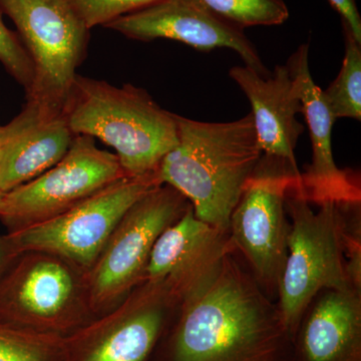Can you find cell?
Wrapping results in <instances>:
<instances>
[{
  "instance_id": "obj_8",
  "label": "cell",
  "mask_w": 361,
  "mask_h": 361,
  "mask_svg": "<svg viewBox=\"0 0 361 361\" xmlns=\"http://www.w3.org/2000/svg\"><path fill=\"white\" fill-rule=\"evenodd\" d=\"M300 176L287 161L263 154L230 217L233 248L243 256L261 288L274 301L288 252L290 223L285 199Z\"/></svg>"
},
{
  "instance_id": "obj_18",
  "label": "cell",
  "mask_w": 361,
  "mask_h": 361,
  "mask_svg": "<svg viewBox=\"0 0 361 361\" xmlns=\"http://www.w3.org/2000/svg\"><path fill=\"white\" fill-rule=\"evenodd\" d=\"M345 39V56L338 75L323 90L327 108L334 120L361 118V44L342 23Z\"/></svg>"
},
{
  "instance_id": "obj_11",
  "label": "cell",
  "mask_w": 361,
  "mask_h": 361,
  "mask_svg": "<svg viewBox=\"0 0 361 361\" xmlns=\"http://www.w3.org/2000/svg\"><path fill=\"white\" fill-rule=\"evenodd\" d=\"M16 271L8 323L68 336L92 320L73 268L51 254L27 252Z\"/></svg>"
},
{
  "instance_id": "obj_7",
  "label": "cell",
  "mask_w": 361,
  "mask_h": 361,
  "mask_svg": "<svg viewBox=\"0 0 361 361\" xmlns=\"http://www.w3.org/2000/svg\"><path fill=\"white\" fill-rule=\"evenodd\" d=\"M158 170L146 175L125 176L61 215L14 231L11 244L18 254H51L82 273L87 272L130 207L161 185Z\"/></svg>"
},
{
  "instance_id": "obj_15",
  "label": "cell",
  "mask_w": 361,
  "mask_h": 361,
  "mask_svg": "<svg viewBox=\"0 0 361 361\" xmlns=\"http://www.w3.org/2000/svg\"><path fill=\"white\" fill-rule=\"evenodd\" d=\"M229 75L250 102L263 154L287 161L299 171L295 148L304 127L297 115L302 114V104L286 63L275 66L267 77L247 66H234Z\"/></svg>"
},
{
  "instance_id": "obj_19",
  "label": "cell",
  "mask_w": 361,
  "mask_h": 361,
  "mask_svg": "<svg viewBox=\"0 0 361 361\" xmlns=\"http://www.w3.org/2000/svg\"><path fill=\"white\" fill-rule=\"evenodd\" d=\"M65 337L0 323V361H65Z\"/></svg>"
},
{
  "instance_id": "obj_20",
  "label": "cell",
  "mask_w": 361,
  "mask_h": 361,
  "mask_svg": "<svg viewBox=\"0 0 361 361\" xmlns=\"http://www.w3.org/2000/svg\"><path fill=\"white\" fill-rule=\"evenodd\" d=\"M214 14L243 30L252 26L280 25L288 20L285 0H200Z\"/></svg>"
},
{
  "instance_id": "obj_4",
  "label": "cell",
  "mask_w": 361,
  "mask_h": 361,
  "mask_svg": "<svg viewBox=\"0 0 361 361\" xmlns=\"http://www.w3.org/2000/svg\"><path fill=\"white\" fill-rule=\"evenodd\" d=\"M65 116L73 135L97 137L115 149L127 176L155 172L178 144L176 114L130 84L116 87L78 75Z\"/></svg>"
},
{
  "instance_id": "obj_14",
  "label": "cell",
  "mask_w": 361,
  "mask_h": 361,
  "mask_svg": "<svg viewBox=\"0 0 361 361\" xmlns=\"http://www.w3.org/2000/svg\"><path fill=\"white\" fill-rule=\"evenodd\" d=\"M302 104V114L310 129L312 161L301 173V193L310 204L325 202L360 204L361 191L356 176L337 167L332 152V129L336 122L331 116L323 90L313 80L310 68V45L301 44L286 63Z\"/></svg>"
},
{
  "instance_id": "obj_24",
  "label": "cell",
  "mask_w": 361,
  "mask_h": 361,
  "mask_svg": "<svg viewBox=\"0 0 361 361\" xmlns=\"http://www.w3.org/2000/svg\"><path fill=\"white\" fill-rule=\"evenodd\" d=\"M4 247L0 245V267H1L2 263H4Z\"/></svg>"
},
{
  "instance_id": "obj_17",
  "label": "cell",
  "mask_w": 361,
  "mask_h": 361,
  "mask_svg": "<svg viewBox=\"0 0 361 361\" xmlns=\"http://www.w3.org/2000/svg\"><path fill=\"white\" fill-rule=\"evenodd\" d=\"M75 135L65 115L45 118L28 106L0 126V191L6 194L59 163Z\"/></svg>"
},
{
  "instance_id": "obj_25",
  "label": "cell",
  "mask_w": 361,
  "mask_h": 361,
  "mask_svg": "<svg viewBox=\"0 0 361 361\" xmlns=\"http://www.w3.org/2000/svg\"><path fill=\"white\" fill-rule=\"evenodd\" d=\"M4 193L0 191V207H1L2 200H4Z\"/></svg>"
},
{
  "instance_id": "obj_9",
  "label": "cell",
  "mask_w": 361,
  "mask_h": 361,
  "mask_svg": "<svg viewBox=\"0 0 361 361\" xmlns=\"http://www.w3.org/2000/svg\"><path fill=\"white\" fill-rule=\"evenodd\" d=\"M177 301L145 280L113 310L65 337V361H152Z\"/></svg>"
},
{
  "instance_id": "obj_21",
  "label": "cell",
  "mask_w": 361,
  "mask_h": 361,
  "mask_svg": "<svg viewBox=\"0 0 361 361\" xmlns=\"http://www.w3.org/2000/svg\"><path fill=\"white\" fill-rule=\"evenodd\" d=\"M89 30L106 26L126 16L152 6L159 0H66Z\"/></svg>"
},
{
  "instance_id": "obj_1",
  "label": "cell",
  "mask_w": 361,
  "mask_h": 361,
  "mask_svg": "<svg viewBox=\"0 0 361 361\" xmlns=\"http://www.w3.org/2000/svg\"><path fill=\"white\" fill-rule=\"evenodd\" d=\"M152 361H292V336L233 249L212 280L178 304Z\"/></svg>"
},
{
  "instance_id": "obj_10",
  "label": "cell",
  "mask_w": 361,
  "mask_h": 361,
  "mask_svg": "<svg viewBox=\"0 0 361 361\" xmlns=\"http://www.w3.org/2000/svg\"><path fill=\"white\" fill-rule=\"evenodd\" d=\"M125 176L115 154L97 148L94 137L75 135L56 165L4 194L0 217L18 231L61 215Z\"/></svg>"
},
{
  "instance_id": "obj_2",
  "label": "cell",
  "mask_w": 361,
  "mask_h": 361,
  "mask_svg": "<svg viewBox=\"0 0 361 361\" xmlns=\"http://www.w3.org/2000/svg\"><path fill=\"white\" fill-rule=\"evenodd\" d=\"M178 144L159 166L161 184L186 197L195 216L229 232L230 217L263 156L251 113L228 123L176 115Z\"/></svg>"
},
{
  "instance_id": "obj_23",
  "label": "cell",
  "mask_w": 361,
  "mask_h": 361,
  "mask_svg": "<svg viewBox=\"0 0 361 361\" xmlns=\"http://www.w3.org/2000/svg\"><path fill=\"white\" fill-rule=\"evenodd\" d=\"M344 23L361 44V18L355 0H329Z\"/></svg>"
},
{
  "instance_id": "obj_3",
  "label": "cell",
  "mask_w": 361,
  "mask_h": 361,
  "mask_svg": "<svg viewBox=\"0 0 361 361\" xmlns=\"http://www.w3.org/2000/svg\"><path fill=\"white\" fill-rule=\"evenodd\" d=\"M285 208L291 224L277 305L293 338L304 311L318 292L361 289L351 281L348 266L349 243L360 234V204L325 202L315 212L297 180L287 191Z\"/></svg>"
},
{
  "instance_id": "obj_22",
  "label": "cell",
  "mask_w": 361,
  "mask_h": 361,
  "mask_svg": "<svg viewBox=\"0 0 361 361\" xmlns=\"http://www.w3.org/2000/svg\"><path fill=\"white\" fill-rule=\"evenodd\" d=\"M0 63L9 75L18 80L27 92L32 87L33 68L32 59L20 42L18 33L11 32L2 20L0 13Z\"/></svg>"
},
{
  "instance_id": "obj_6",
  "label": "cell",
  "mask_w": 361,
  "mask_h": 361,
  "mask_svg": "<svg viewBox=\"0 0 361 361\" xmlns=\"http://www.w3.org/2000/svg\"><path fill=\"white\" fill-rule=\"evenodd\" d=\"M191 206L186 197L161 184L142 197L120 221L82 281L92 315L113 310L146 280L152 249L166 229Z\"/></svg>"
},
{
  "instance_id": "obj_16",
  "label": "cell",
  "mask_w": 361,
  "mask_h": 361,
  "mask_svg": "<svg viewBox=\"0 0 361 361\" xmlns=\"http://www.w3.org/2000/svg\"><path fill=\"white\" fill-rule=\"evenodd\" d=\"M292 361H361V289H323L308 304Z\"/></svg>"
},
{
  "instance_id": "obj_12",
  "label": "cell",
  "mask_w": 361,
  "mask_h": 361,
  "mask_svg": "<svg viewBox=\"0 0 361 361\" xmlns=\"http://www.w3.org/2000/svg\"><path fill=\"white\" fill-rule=\"evenodd\" d=\"M104 27L140 42L176 40L201 51L232 49L245 66L263 77L270 75L243 30L221 20L200 0H159L116 18Z\"/></svg>"
},
{
  "instance_id": "obj_13",
  "label": "cell",
  "mask_w": 361,
  "mask_h": 361,
  "mask_svg": "<svg viewBox=\"0 0 361 361\" xmlns=\"http://www.w3.org/2000/svg\"><path fill=\"white\" fill-rule=\"evenodd\" d=\"M233 249L229 232L197 218L191 205L157 239L146 280L164 285L180 303L212 280Z\"/></svg>"
},
{
  "instance_id": "obj_5",
  "label": "cell",
  "mask_w": 361,
  "mask_h": 361,
  "mask_svg": "<svg viewBox=\"0 0 361 361\" xmlns=\"http://www.w3.org/2000/svg\"><path fill=\"white\" fill-rule=\"evenodd\" d=\"M0 13L16 25L32 59L26 106L45 118L65 115L90 30L66 0H0Z\"/></svg>"
}]
</instances>
